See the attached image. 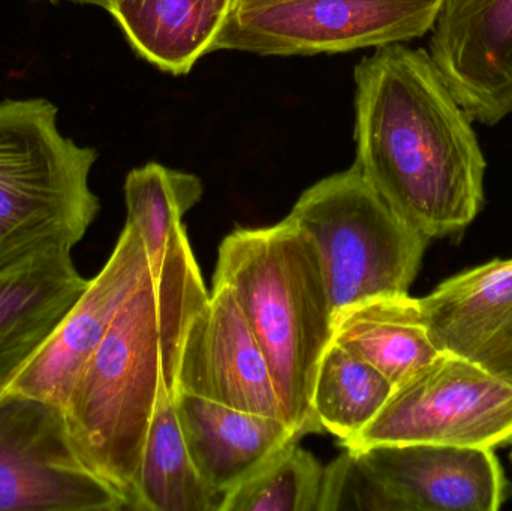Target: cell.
Here are the masks:
<instances>
[{
    "label": "cell",
    "instance_id": "cell-1",
    "mask_svg": "<svg viewBox=\"0 0 512 511\" xmlns=\"http://www.w3.org/2000/svg\"><path fill=\"white\" fill-rule=\"evenodd\" d=\"M355 84V167L427 239L469 227L483 207L486 159L430 54L378 47L355 68Z\"/></svg>",
    "mask_w": 512,
    "mask_h": 511
},
{
    "label": "cell",
    "instance_id": "cell-2",
    "mask_svg": "<svg viewBox=\"0 0 512 511\" xmlns=\"http://www.w3.org/2000/svg\"><path fill=\"white\" fill-rule=\"evenodd\" d=\"M209 296L186 236L123 303L63 407L78 455L129 510L150 422L176 393L186 332Z\"/></svg>",
    "mask_w": 512,
    "mask_h": 511
},
{
    "label": "cell",
    "instance_id": "cell-3",
    "mask_svg": "<svg viewBox=\"0 0 512 511\" xmlns=\"http://www.w3.org/2000/svg\"><path fill=\"white\" fill-rule=\"evenodd\" d=\"M213 281L233 291L270 365L286 419L319 434L310 408L313 378L333 341V312L312 242L289 218L237 228L218 249Z\"/></svg>",
    "mask_w": 512,
    "mask_h": 511
},
{
    "label": "cell",
    "instance_id": "cell-4",
    "mask_svg": "<svg viewBox=\"0 0 512 511\" xmlns=\"http://www.w3.org/2000/svg\"><path fill=\"white\" fill-rule=\"evenodd\" d=\"M45 98L0 101V272L68 251L101 212L90 188L93 147L65 137Z\"/></svg>",
    "mask_w": 512,
    "mask_h": 511
},
{
    "label": "cell",
    "instance_id": "cell-5",
    "mask_svg": "<svg viewBox=\"0 0 512 511\" xmlns=\"http://www.w3.org/2000/svg\"><path fill=\"white\" fill-rule=\"evenodd\" d=\"M286 218L312 242L333 318L369 300L409 294L430 242L355 165L306 189Z\"/></svg>",
    "mask_w": 512,
    "mask_h": 511
},
{
    "label": "cell",
    "instance_id": "cell-6",
    "mask_svg": "<svg viewBox=\"0 0 512 511\" xmlns=\"http://www.w3.org/2000/svg\"><path fill=\"white\" fill-rule=\"evenodd\" d=\"M512 440V383L453 353H442L394 387L375 419L343 449L433 443L493 449Z\"/></svg>",
    "mask_w": 512,
    "mask_h": 511
},
{
    "label": "cell",
    "instance_id": "cell-7",
    "mask_svg": "<svg viewBox=\"0 0 512 511\" xmlns=\"http://www.w3.org/2000/svg\"><path fill=\"white\" fill-rule=\"evenodd\" d=\"M444 0H285L231 11L213 50L310 56L402 44L429 33Z\"/></svg>",
    "mask_w": 512,
    "mask_h": 511
},
{
    "label": "cell",
    "instance_id": "cell-8",
    "mask_svg": "<svg viewBox=\"0 0 512 511\" xmlns=\"http://www.w3.org/2000/svg\"><path fill=\"white\" fill-rule=\"evenodd\" d=\"M122 511L125 498L78 455L65 410L0 392V511Z\"/></svg>",
    "mask_w": 512,
    "mask_h": 511
},
{
    "label": "cell",
    "instance_id": "cell-9",
    "mask_svg": "<svg viewBox=\"0 0 512 511\" xmlns=\"http://www.w3.org/2000/svg\"><path fill=\"white\" fill-rule=\"evenodd\" d=\"M176 392L288 422L264 351L233 291L221 282L213 281L186 332Z\"/></svg>",
    "mask_w": 512,
    "mask_h": 511
},
{
    "label": "cell",
    "instance_id": "cell-10",
    "mask_svg": "<svg viewBox=\"0 0 512 511\" xmlns=\"http://www.w3.org/2000/svg\"><path fill=\"white\" fill-rule=\"evenodd\" d=\"M150 272L146 246L125 222L105 266L9 389L65 407L78 375L107 335L117 312Z\"/></svg>",
    "mask_w": 512,
    "mask_h": 511
},
{
    "label": "cell",
    "instance_id": "cell-11",
    "mask_svg": "<svg viewBox=\"0 0 512 511\" xmlns=\"http://www.w3.org/2000/svg\"><path fill=\"white\" fill-rule=\"evenodd\" d=\"M430 57L472 120L512 113V0H444Z\"/></svg>",
    "mask_w": 512,
    "mask_h": 511
},
{
    "label": "cell",
    "instance_id": "cell-12",
    "mask_svg": "<svg viewBox=\"0 0 512 511\" xmlns=\"http://www.w3.org/2000/svg\"><path fill=\"white\" fill-rule=\"evenodd\" d=\"M393 511H496L507 492L493 449L384 444L361 450Z\"/></svg>",
    "mask_w": 512,
    "mask_h": 511
},
{
    "label": "cell",
    "instance_id": "cell-13",
    "mask_svg": "<svg viewBox=\"0 0 512 511\" xmlns=\"http://www.w3.org/2000/svg\"><path fill=\"white\" fill-rule=\"evenodd\" d=\"M420 305L442 353L457 354L512 383V258L442 282Z\"/></svg>",
    "mask_w": 512,
    "mask_h": 511
},
{
    "label": "cell",
    "instance_id": "cell-14",
    "mask_svg": "<svg viewBox=\"0 0 512 511\" xmlns=\"http://www.w3.org/2000/svg\"><path fill=\"white\" fill-rule=\"evenodd\" d=\"M176 408L192 461L221 504L280 450L303 437L285 420L234 410L191 393L176 392Z\"/></svg>",
    "mask_w": 512,
    "mask_h": 511
},
{
    "label": "cell",
    "instance_id": "cell-15",
    "mask_svg": "<svg viewBox=\"0 0 512 511\" xmlns=\"http://www.w3.org/2000/svg\"><path fill=\"white\" fill-rule=\"evenodd\" d=\"M87 284L68 251L0 272V392L41 350Z\"/></svg>",
    "mask_w": 512,
    "mask_h": 511
},
{
    "label": "cell",
    "instance_id": "cell-16",
    "mask_svg": "<svg viewBox=\"0 0 512 511\" xmlns=\"http://www.w3.org/2000/svg\"><path fill=\"white\" fill-rule=\"evenodd\" d=\"M234 0H110L134 50L162 71L188 74L213 50Z\"/></svg>",
    "mask_w": 512,
    "mask_h": 511
},
{
    "label": "cell",
    "instance_id": "cell-17",
    "mask_svg": "<svg viewBox=\"0 0 512 511\" xmlns=\"http://www.w3.org/2000/svg\"><path fill=\"white\" fill-rule=\"evenodd\" d=\"M333 342L378 369L394 387L442 354L427 329L420 299L409 294L340 312L333 321Z\"/></svg>",
    "mask_w": 512,
    "mask_h": 511
},
{
    "label": "cell",
    "instance_id": "cell-18",
    "mask_svg": "<svg viewBox=\"0 0 512 511\" xmlns=\"http://www.w3.org/2000/svg\"><path fill=\"white\" fill-rule=\"evenodd\" d=\"M221 501L201 479L183 437L176 393L153 414L135 479L137 511H219Z\"/></svg>",
    "mask_w": 512,
    "mask_h": 511
},
{
    "label": "cell",
    "instance_id": "cell-19",
    "mask_svg": "<svg viewBox=\"0 0 512 511\" xmlns=\"http://www.w3.org/2000/svg\"><path fill=\"white\" fill-rule=\"evenodd\" d=\"M393 390L378 369L331 341L316 368L310 408L322 432L345 444L375 419Z\"/></svg>",
    "mask_w": 512,
    "mask_h": 511
},
{
    "label": "cell",
    "instance_id": "cell-20",
    "mask_svg": "<svg viewBox=\"0 0 512 511\" xmlns=\"http://www.w3.org/2000/svg\"><path fill=\"white\" fill-rule=\"evenodd\" d=\"M203 192L200 177L156 162L129 171L126 222L140 233L150 266H158L170 249L188 236L183 216L200 203Z\"/></svg>",
    "mask_w": 512,
    "mask_h": 511
},
{
    "label": "cell",
    "instance_id": "cell-21",
    "mask_svg": "<svg viewBox=\"0 0 512 511\" xmlns=\"http://www.w3.org/2000/svg\"><path fill=\"white\" fill-rule=\"evenodd\" d=\"M322 479L324 465L297 441L230 492L219 511H318Z\"/></svg>",
    "mask_w": 512,
    "mask_h": 511
},
{
    "label": "cell",
    "instance_id": "cell-22",
    "mask_svg": "<svg viewBox=\"0 0 512 511\" xmlns=\"http://www.w3.org/2000/svg\"><path fill=\"white\" fill-rule=\"evenodd\" d=\"M393 511L384 486L360 453L345 452L324 467L318 511Z\"/></svg>",
    "mask_w": 512,
    "mask_h": 511
},
{
    "label": "cell",
    "instance_id": "cell-23",
    "mask_svg": "<svg viewBox=\"0 0 512 511\" xmlns=\"http://www.w3.org/2000/svg\"><path fill=\"white\" fill-rule=\"evenodd\" d=\"M285 0H234L233 11H246V9L259 8V6L274 5Z\"/></svg>",
    "mask_w": 512,
    "mask_h": 511
},
{
    "label": "cell",
    "instance_id": "cell-24",
    "mask_svg": "<svg viewBox=\"0 0 512 511\" xmlns=\"http://www.w3.org/2000/svg\"><path fill=\"white\" fill-rule=\"evenodd\" d=\"M48 2L51 3H57V2H72V3H80V5H93V6H99V8H108V3H110V0H48Z\"/></svg>",
    "mask_w": 512,
    "mask_h": 511
},
{
    "label": "cell",
    "instance_id": "cell-25",
    "mask_svg": "<svg viewBox=\"0 0 512 511\" xmlns=\"http://www.w3.org/2000/svg\"><path fill=\"white\" fill-rule=\"evenodd\" d=\"M511 444H512V440H511ZM511 458H512V455H511Z\"/></svg>",
    "mask_w": 512,
    "mask_h": 511
}]
</instances>
